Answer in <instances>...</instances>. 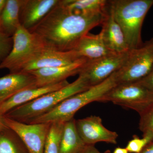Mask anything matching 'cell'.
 <instances>
[{
    "instance_id": "3",
    "label": "cell",
    "mask_w": 153,
    "mask_h": 153,
    "mask_svg": "<svg viewBox=\"0 0 153 153\" xmlns=\"http://www.w3.org/2000/svg\"><path fill=\"white\" fill-rule=\"evenodd\" d=\"M90 88L81 75L74 81L58 90L49 92L35 100L12 109L3 116L28 123L52 110L63 100Z\"/></svg>"
},
{
    "instance_id": "19",
    "label": "cell",
    "mask_w": 153,
    "mask_h": 153,
    "mask_svg": "<svg viewBox=\"0 0 153 153\" xmlns=\"http://www.w3.org/2000/svg\"><path fill=\"white\" fill-rule=\"evenodd\" d=\"M61 4L74 14L92 15L105 13L108 1L106 0H60Z\"/></svg>"
},
{
    "instance_id": "8",
    "label": "cell",
    "mask_w": 153,
    "mask_h": 153,
    "mask_svg": "<svg viewBox=\"0 0 153 153\" xmlns=\"http://www.w3.org/2000/svg\"><path fill=\"white\" fill-rule=\"evenodd\" d=\"M129 52L111 53L97 59L87 60L78 74L85 78L90 87L98 85L122 67Z\"/></svg>"
},
{
    "instance_id": "13",
    "label": "cell",
    "mask_w": 153,
    "mask_h": 153,
    "mask_svg": "<svg viewBox=\"0 0 153 153\" xmlns=\"http://www.w3.org/2000/svg\"><path fill=\"white\" fill-rule=\"evenodd\" d=\"M81 58L74 50L61 52L46 48L22 71L29 72L41 68L68 66Z\"/></svg>"
},
{
    "instance_id": "29",
    "label": "cell",
    "mask_w": 153,
    "mask_h": 153,
    "mask_svg": "<svg viewBox=\"0 0 153 153\" xmlns=\"http://www.w3.org/2000/svg\"><path fill=\"white\" fill-rule=\"evenodd\" d=\"M112 153H129L126 148L117 147L116 148Z\"/></svg>"
},
{
    "instance_id": "15",
    "label": "cell",
    "mask_w": 153,
    "mask_h": 153,
    "mask_svg": "<svg viewBox=\"0 0 153 153\" xmlns=\"http://www.w3.org/2000/svg\"><path fill=\"white\" fill-rule=\"evenodd\" d=\"M67 80L57 84L30 88L21 91L0 105V115H4L12 109L33 101L49 92L58 90L68 85Z\"/></svg>"
},
{
    "instance_id": "32",
    "label": "cell",
    "mask_w": 153,
    "mask_h": 153,
    "mask_svg": "<svg viewBox=\"0 0 153 153\" xmlns=\"http://www.w3.org/2000/svg\"><path fill=\"white\" fill-rule=\"evenodd\" d=\"M0 32H3L2 31L1 28V25H0Z\"/></svg>"
},
{
    "instance_id": "6",
    "label": "cell",
    "mask_w": 153,
    "mask_h": 153,
    "mask_svg": "<svg viewBox=\"0 0 153 153\" xmlns=\"http://www.w3.org/2000/svg\"><path fill=\"white\" fill-rule=\"evenodd\" d=\"M135 111L139 114L153 104V91L137 82L116 85L100 100Z\"/></svg>"
},
{
    "instance_id": "25",
    "label": "cell",
    "mask_w": 153,
    "mask_h": 153,
    "mask_svg": "<svg viewBox=\"0 0 153 153\" xmlns=\"http://www.w3.org/2000/svg\"><path fill=\"white\" fill-rule=\"evenodd\" d=\"M13 44V37L0 32V63L8 55Z\"/></svg>"
},
{
    "instance_id": "4",
    "label": "cell",
    "mask_w": 153,
    "mask_h": 153,
    "mask_svg": "<svg viewBox=\"0 0 153 153\" xmlns=\"http://www.w3.org/2000/svg\"><path fill=\"white\" fill-rule=\"evenodd\" d=\"M117 85L115 72L103 82L66 99L49 112L27 123H65L74 118L76 113L83 106L93 102L99 101Z\"/></svg>"
},
{
    "instance_id": "30",
    "label": "cell",
    "mask_w": 153,
    "mask_h": 153,
    "mask_svg": "<svg viewBox=\"0 0 153 153\" xmlns=\"http://www.w3.org/2000/svg\"><path fill=\"white\" fill-rule=\"evenodd\" d=\"M7 2V0H0V16L5 7Z\"/></svg>"
},
{
    "instance_id": "5",
    "label": "cell",
    "mask_w": 153,
    "mask_h": 153,
    "mask_svg": "<svg viewBox=\"0 0 153 153\" xmlns=\"http://www.w3.org/2000/svg\"><path fill=\"white\" fill-rule=\"evenodd\" d=\"M13 47L6 58L0 63V69L7 68L11 73L20 72L47 48L36 34L22 25L13 36Z\"/></svg>"
},
{
    "instance_id": "14",
    "label": "cell",
    "mask_w": 153,
    "mask_h": 153,
    "mask_svg": "<svg viewBox=\"0 0 153 153\" xmlns=\"http://www.w3.org/2000/svg\"><path fill=\"white\" fill-rule=\"evenodd\" d=\"M60 0H23L20 10V24L30 30L38 25L55 7Z\"/></svg>"
},
{
    "instance_id": "11",
    "label": "cell",
    "mask_w": 153,
    "mask_h": 153,
    "mask_svg": "<svg viewBox=\"0 0 153 153\" xmlns=\"http://www.w3.org/2000/svg\"><path fill=\"white\" fill-rule=\"evenodd\" d=\"M87 60L82 58L68 66L41 68L28 72L35 77L37 86L53 85L66 80L69 76L79 74Z\"/></svg>"
},
{
    "instance_id": "12",
    "label": "cell",
    "mask_w": 153,
    "mask_h": 153,
    "mask_svg": "<svg viewBox=\"0 0 153 153\" xmlns=\"http://www.w3.org/2000/svg\"><path fill=\"white\" fill-rule=\"evenodd\" d=\"M101 25L102 28L100 33L108 50L114 53H117L130 51L123 32L115 20L108 1L107 9Z\"/></svg>"
},
{
    "instance_id": "1",
    "label": "cell",
    "mask_w": 153,
    "mask_h": 153,
    "mask_svg": "<svg viewBox=\"0 0 153 153\" xmlns=\"http://www.w3.org/2000/svg\"><path fill=\"white\" fill-rule=\"evenodd\" d=\"M106 11L97 15L74 14L63 7L60 0L38 25L29 31L41 38L47 49L71 51L83 36L101 25Z\"/></svg>"
},
{
    "instance_id": "2",
    "label": "cell",
    "mask_w": 153,
    "mask_h": 153,
    "mask_svg": "<svg viewBox=\"0 0 153 153\" xmlns=\"http://www.w3.org/2000/svg\"><path fill=\"white\" fill-rule=\"evenodd\" d=\"M115 21L120 26L130 50L143 45L141 30L153 0L108 1Z\"/></svg>"
},
{
    "instance_id": "20",
    "label": "cell",
    "mask_w": 153,
    "mask_h": 153,
    "mask_svg": "<svg viewBox=\"0 0 153 153\" xmlns=\"http://www.w3.org/2000/svg\"><path fill=\"white\" fill-rule=\"evenodd\" d=\"M23 0H7L5 7L0 16V25L3 33L13 37L21 25L20 10Z\"/></svg>"
},
{
    "instance_id": "21",
    "label": "cell",
    "mask_w": 153,
    "mask_h": 153,
    "mask_svg": "<svg viewBox=\"0 0 153 153\" xmlns=\"http://www.w3.org/2000/svg\"><path fill=\"white\" fill-rule=\"evenodd\" d=\"M0 153H29L21 139L7 127L0 130Z\"/></svg>"
},
{
    "instance_id": "17",
    "label": "cell",
    "mask_w": 153,
    "mask_h": 153,
    "mask_svg": "<svg viewBox=\"0 0 153 153\" xmlns=\"http://www.w3.org/2000/svg\"><path fill=\"white\" fill-rule=\"evenodd\" d=\"M74 50L81 58L92 60L111 53L102 39L101 33L93 35L88 33L79 40Z\"/></svg>"
},
{
    "instance_id": "27",
    "label": "cell",
    "mask_w": 153,
    "mask_h": 153,
    "mask_svg": "<svg viewBox=\"0 0 153 153\" xmlns=\"http://www.w3.org/2000/svg\"><path fill=\"white\" fill-rule=\"evenodd\" d=\"M81 153H102L95 147L94 145H86ZM105 153H110L109 152Z\"/></svg>"
},
{
    "instance_id": "24",
    "label": "cell",
    "mask_w": 153,
    "mask_h": 153,
    "mask_svg": "<svg viewBox=\"0 0 153 153\" xmlns=\"http://www.w3.org/2000/svg\"><path fill=\"white\" fill-rule=\"evenodd\" d=\"M139 129L143 133L153 134V104L139 114Z\"/></svg>"
},
{
    "instance_id": "7",
    "label": "cell",
    "mask_w": 153,
    "mask_h": 153,
    "mask_svg": "<svg viewBox=\"0 0 153 153\" xmlns=\"http://www.w3.org/2000/svg\"><path fill=\"white\" fill-rule=\"evenodd\" d=\"M153 66V38L130 50L123 66L115 72L117 85L139 81L148 75Z\"/></svg>"
},
{
    "instance_id": "26",
    "label": "cell",
    "mask_w": 153,
    "mask_h": 153,
    "mask_svg": "<svg viewBox=\"0 0 153 153\" xmlns=\"http://www.w3.org/2000/svg\"><path fill=\"white\" fill-rule=\"evenodd\" d=\"M153 91V66L149 73L142 79L136 82Z\"/></svg>"
},
{
    "instance_id": "18",
    "label": "cell",
    "mask_w": 153,
    "mask_h": 153,
    "mask_svg": "<svg viewBox=\"0 0 153 153\" xmlns=\"http://www.w3.org/2000/svg\"><path fill=\"white\" fill-rule=\"evenodd\" d=\"M75 121L73 118L64 123L59 153H81L86 146L76 131Z\"/></svg>"
},
{
    "instance_id": "9",
    "label": "cell",
    "mask_w": 153,
    "mask_h": 153,
    "mask_svg": "<svg viewBox=\"0 0 153 153\" xmlns=\"http://www.w3.org/2000/svg\"><path fill=\"white\" fill-rule=\"evenodd\" d=\"M3 119L5 125L21 139L29 153H44L51 123H26L5 117Z\"/></svg>"
},
{
    "instance_id": "22",
    "label": "cell",
    "mask_w": 153,
    "mask_h": 153,
    "mask_svg": "<svg viewBox=\"0 0 153 153\" xmlns=\"http://www.w3.org/2000/svg\"><path fill=\"white\" fill-rule=\"evenodd\" d=\"M64 123H51L47 136L44 153H59L60 140L63 133Z\"/></svg>"
},
{
    "instance_id": "31",
    "label": "cell",
    "mask_w": 153,
    "mask_h": 153,
    "mask_svg": "<svg viewBox=\"0 0 153 153\" xmlns=\"http://www.w3.org/2000/svg\"><path fill=\"white\" fill-rule=\"evenodd\" d=\"M7 127V126L5 124L4 122V119H3V116L0 115V130L3 129Z\"/></svg>"
},
{
    "instance_id": "28",
    "label": "cell",
    "mask_w": 153,
    "mask_h": 153,
    "mask_svg": "<svg viewBox=\"0 0 153 153\" xmlns=\"http://www.w3.org/2000/svg\"><path fill=\"white\" fill-rule=\"evenodd\" d=\"M140 153H153V140L149 143Z\"/></svg>"
},
{
    "instance_id": "23",
    "label": "cell",
    "mask_w": 153,
    "mask_h": 153,
    "mask_svg": "<svg viewBox=\"0 0 153 153\" xmlns=\"http://www.w3.org/2000/svg\"><path fill=\"white\" fill-rule=\"evenodd\" d=\"M153 140V134L151 133H143L141 138L134 135L133 138L129 141L126 148L129 153H140Z\"/></svg>"
},
{
    "instance_id": "16",
    "label": "cell",
    "mask_w": 153,
    "mask_h": 153,
    "mask_svg": "<svg viewBox=\"0 0 153 153\" xmlns=\"http://www.w3.org/2000/svg\"><path fill=\"white\" fill-rule=\"evenodd\" d=\"M36 86V79L29 72L11 73L1 77L0 105L21 91Z\"/></svg>"
},
{
    "instance_id": "10",
    "label": "cell",
    "mask_w": 153,
    "mask_h": 153,
    "mask_svg": "<svg viewBox=\"0 0 153 153\" xmlns=\"http://www.w3.org/2000/svg\"><path fill=\"white\" fill-rule=\"evenodd\" d=\"M76 131L80 138L86 145H94L99 142L115 144L118 135L105 127L101 118L91 116L75 121Z\"/></svg>"
}]
</instances>
